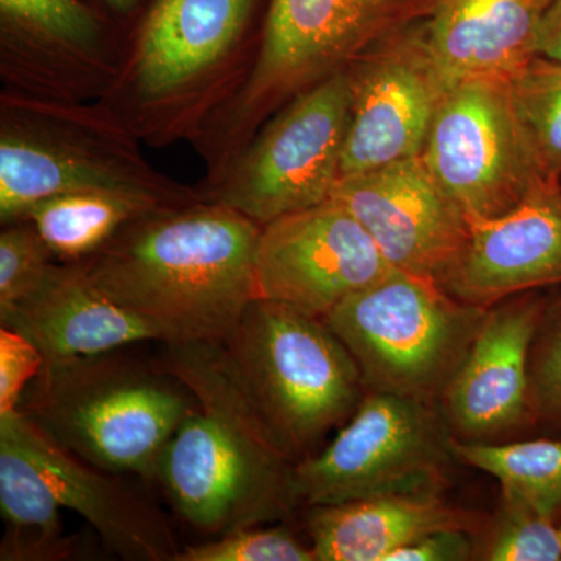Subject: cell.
<instances>
[{"label": "cell", "instance_id": "6da1fadb", "mask_svg": "<svg viewBox=\"0 0 561 561\" xmlns=\"http://www.w3.org/2000/svg\"><path fill=\"white\" fill-rule=\"evenodd\" d=\"M261 230L239 210L202 198L151 210L79 262L165 345L225 342L256 298Z\"/></svg>", "mask_w": 561, "mask_h": 561}, {"label": "cell", "instance_id": "7a4b0ae2", "mask_svg": "<svg viewBox=\"0 0 561 561\" xmlns=\"http://www.w3.org/2000/svg\"><path fill=\"white\" fill-rule=\"evenodd\" d=\"M161 368L197 402L158 463L172 507L208 535L287 518L298 501L297 460L280 445L243 386L224 342L165 345Z\"/></svg>", "mask_w": 561, "mask_h": 561}, {"label": "cell", "instance_id": "3957f363", "mask_svg": "<svg viewBox=\"0 0 561 561\" xmlns=\"http://www.w3.org/2000/svg\"><path fill=\"white\" fill-rule=\"evenodd\" d=\"M80 191L122 192L165 206L202 201L154 171L138 135L105 101H51L16 91L0 98V220Z\"/></svg>", "mask_w": 561, "mask_h": 561}, {"label": "cell", "instance_id": "277c9868", "mask_svg": "<svg viewBox=\"0 0 561 561\" xmlns=\"http://www.w3.org/2000/svg\"><path fill=\"white\" fill-rule=\"evenodd\" d=\"M116 351L44 364L18 412L92 467L154 478L165 445L197 402L164 368Z\"/></svg>", "mask_w": 561, "mask_h": 561}, {"label": "cell", "instance_id": "5b68a950", "mask_svg": "<svg viewBox=\"0 0 561 561\" xmlns=\"http://www.w3.org/2000/svg\"><path fill=\"white\" fill-rule=\"evenodd\" d=\"M257 411L287 453L305 459L367 393L353 354L327 321L254 298L224 342Z\"/></svg>", "mask_w": 561, "mask_h": 561}, {"label": "cell", "instance_id": "8992f818", "mask_svg": "<svg viewBox=\"0 0 561 561\" xmlns=\"http://www.w3.org/2000/svg\"><path fill=\"white\" fill-rule=\"evenodd\" d=\"M486 312L393 268L323 320L353 354L367 390L438 404Z\"/></svg>", "mask_w": 561, "mask_h": 561}, {"label": "cell", "instance_id": "52a82bcc", "mask_svg": "<svg viewBox=\"0 0 561 561\" xmlns=\"http://www.w3.org/2000/svg\"><path fill=\"white\" fill-rule=\"evenodd\" d=\"M456 459L440 405L367 390L330 446L294 467L298 505L440 493Z\"/></svg>", "mask_w": 561, "mask_h": 561}, {"label": "cell", "instance_id": "ba28073f", "mask_svg": "<svg viewBox=\"0 0 561 561\" xmlns=\"http://www.w3.org/2000/svg\"><path fill=\"white\" fill-rule=\"evenodd\" d=\"M351 117L348 72L297 95L221 173L206 201L260 227L330 201L341 180Z\"/></svg>", "mask_w": 561, "mask_h": 561}, {"label": "cell", "instance_id": "9c48e42d", "mask_svg": "<svg viewBox=\"0 0 561 561\" xmlns=\"http://www.w3.org/2000/svg\"><path fill=\"white\" fill-rule=\"evenodd\" d=\"M256 0H158L106 103L138 136L173 130L249 28ZM105 94V95H106Z\"/></svg>", "mask_w": 561, "mask_h": 561}, {"label": "cell", "instance_id": "30bf717a", "mask_svg": "<svg viewBox=\"0 0 561 561\" xmlns=\"http://www.w3.org/2000/svg\"><path fill=\"white\" fill-rule=\"evenodd\" d=\"M421 160L470 225L501 219L548 181L502 79L461 81L448 90Z\"/></svg>", "mask_w": 561, "mask_h": 561}, {"label": "cell", "instance_id": "8fae6325", "mask_svg": "<svg viewBox=\"0 0 561 561\" xmlns=\"http://www.w3.org/2000/svg\"><path fill=\"white\" fill-rule=\"evenodd\" d=\"M390 271L356 217L330 198L262 227L254 260L256 298L324 319Z\"/></svg>", "mask_w": 561, "mask_h": 561}, {"label": "cell", "instance_id": "7c38bea8", "mask_svg": "<svg viewBox=\"0 0 561 561\" xmlns=\"http://www.w3.org/2000/svg\"><path fill=\"white\" fill-rule=\"evenodd\" d=\"M351 117L342 176L421 157L445 98L423 20L393 33L346 69Z\"/></svg>", "mask_w": 561, "mask_h": 561}, {"label": "cell", "instance_id": "4fadbf2b", "mask_svg": "<svg viewBox=\"0 0 561 561\" xmlns=\"http://www.w3.org/2000/svg\"><path fill=\"white\" fill-rule=\"evenodd\" d=\"M548 298L549 291L530 290L489 308L438 401L453 440L504 443L535 437L529 354Z\"/></svg>", "mask_w": 561, "mask_h": 561}, {"label": "cell", "instance_id": "5bb4252c", "mask_svg": "<svg viewBox=\"0 0 561 561\" xmlns=\"http://www.w3.org/2000/svg\"><path fill=\"white\" fill-rule=\"evenodd\" d=\"M394 271L445 289L470 241L471 225L419 158L342 176L332 192Z\"/></svg>", "mask_w": 561, "mask_h": 561}, {"label": "cell", "instance_id": "9a60e30c", "mask_svg": "<svg viewBox=\"0 0 561 561\" xmlns=\"http://www.w3.org/2000/svg\"><path fill=\"white\" fill-rule=\"evenodd\" d=\"M0 69L9 91L84 101L106 94L121 66L105 20L83 0H0Z\"/></svg>", "mask_w": 561, "mask_h": 561}, {"label": "cell", "instance_id": "2e32d148", "mask_svg": "<svg viewBox=\"0 0 561 561\" xmlns=\"http://www.w3.org/2000/svg\"><path fill=\"white\" fill-rule=\"evenodd\" d=\"M435 0H272L262 70L309 87L353 65L371 47L431 13Z\"/></svg>", "mask_w": 561, "mask_h": 561}, {"label": "cell", "instance_id": "e0dca14e", "mask_svg": "<svg viewBox=\"0 0 561 561\" xmlns=\"http://www.w3.org/2000/svg\"><path fill=\"white\" fill-rule=\"evenodd\" d=\"M9 432L46 476L62 508L79 513L103 545L130 561H175L176 546L168 519L121 474L92 467L62 449L21 412L0 415Z\"/></svg>", "mask_w": 561, "mask_h": 561}, {"label": "cell", "instance_id": "ac0fdd59", "mask_svg": "<svg viewBox=\"0 0 561 561\" xmlns=\"http://www.w3.org/2000/svg\"><path fill=\"white\" fill-rule=\"evenodd\" d=\"M561 287V183L545 181L496 220L471 225L445 290L479 308L530 290Z\"/></svg>", "mask_w": 561, "mask_h": 561}, {"label": "cell", "instance_id": "d6986e66", "mask_svg": "<svg viewBox=\"0 0 561 561\" xmlns=\"http://www.w3.org/2000/svg\"><path fill=\"white\" fill-rule=\"evenodd\" d=\"M0 323L35 343L46 364L161 342L149 323L103 294L81 262L51 265L31 294L0 313Z\"/></svg>", "mask_w": 561, "mask_h": 561}, {"label": "cell", "instance_id": "ffe728a7", "mask_svg": "<svg viewBox=\"0 0 561 561\" xmlns=\"http://www.w3.org/2000/svg\"><path fill=\"white\" fill-rule=\"evenodd\" d=\"M553 0H435L423 20L443 87L511 80L538 57V33Z\"/></svg>", "mask_w": 561, "mask_h": 561}, {"label": "cell", "instance_id": "44dd1931", "mask_svg": "<svg viewBox=\"0 0 561 561\" xmlns=\"http://www.w3.org/2000/svg\"><path fill=\"white\" fill-rule=\"evenodd\" d=\"M485 523L440 493L387 494L309 507L308 534L317 561H389L391 553L435 531H468Z\"/></svg>", "mask_w": 561, "mask_h": 561}, {"label": "cell", "instance_id": "7402d4cb", "mask_svg": "<svg viewBox=\"0 0 561 561\" xmlns=\"http://www.w3.org/2000/svg\"><path fill=\"white\" fill-rule=\"evenodd\" d=\"M61 504L46 476L20 442L0 430V512L5 531L2 561H57L72 553Z\"/></svg>", "mask_w": 561, "mask_h": 561}, {"label": "cell", "instance_id": "603a6c76", "mask_svg": "<svg viewBox=\"0 0 561 561\" xmlns=\"http://www.w3.org/2000/svg\"><path fill=\"white\" fill-rule=\"evenodd\" d=\"M160 208L165 205L139 195L80 191L36 203L21 220L33 224L54 256L79 262L101 250L130 221Z\"/></svg>", "mask_w": 561, "mask_h": 561}, {"label": "cell", "instance_id": "cb8c5ba5", "mask_svg": "<svg viewBox=\"0 0 561 561\" xmlns=\"http://www.w3.org/2000/svg\"><path fill=\"white\" fill-rule=\"evenodd\" d=\"M456 460L500 482L501 500L561 526V440L530 437L504 443L453 440Z\"/></svg>", "mask_w": 561, "mask_h": 561}, {"label": "cell", "instance_id": "d4e9b609", "mask_svg": "<svg viewBox=\"0 0 561 561\" xmlns=\"http://www.w3.org/2000/svg\"><path fill=\"white\" fill-rule=\"evenodd\" d=\"M508 88L541 175L561 183V62L535 57Z\"/></svg>", "mask_w": 561, "mask_h": 561}, {"label": "cell", "instance_id": "484cf974", "mask_svg": "<svg viewBox=\"0 0 561 561\" xmlns=\"http://www.w3.org/2000/svg\"><path fill=\"white\" fill-rule=\"evenodd\" d=\"M559 527L530 508L501 500L493 518H485L472 537V560L559 561Z\"/></svg>", "mask_w": 561, "mask_h": 561}, {"label": "cell", "instance_id": "4316f807", "mask_svg": "<svg viewBox=\"0 0 561 561\" xmlns=\"http://www.w3.org/2000/svg\"><path fill=\"white\" fill-rule=\"evenodd\" d=\"M529 383L535 437L561 440V287L549 294L531 341Z\"/></svg>", "mask_w": 561, "mask_h": 561}, {"label": "cell", "instance_id": "83f0119b", "mask_svg": "<svg viewBox=\"0 0 561 561\" xmlns=\"http://www.w3.org/2000/svg\"><path fill=\"white\" fill-rule=\"evenodd\" d=\"M175 561H317L311 545L305 546L284 527H245L217 540L181 549Z\"/></svg>", "mask_w": 561, "mask_h": 561}, {"label": "cell", "instance_id": "f1b7e54d", "mask_svg": "<svg viewBox=\"0 0 561 561\" xmlns=\"http://www.w3.org/2000/svg\"><path fill=\"white\" fill-rule=\"evenodd\" d=\"M51 253L28 220L7 225L0 234V313L9 311L50 271Z\"/></svg>", "mask_w": 561, "mask_h": 561}, {"label": "cell", "instance_id": "f546056e", "mask_svg": "<svg viewBox=\"0 0 561 561\" xmlns=\"http://www.w3.org/2000/svg\"><path fill=\"white\" fill-rule=\"evenodd\" d=\"M44 364L35 343L21 332L0 328V415L18 411L22 394Z\"/></svg>", "mask_w": 561, "mask_h": 561}, {"label": "cell", "instance_id": "4dcf8cb0", "mask_svg": "<svg viewBox=\"0 0 561 561\" xmlns=\"http://www.w3.org/2000/svg\"><path fill=\"white\" fill-rule=\"evenodd\" d=\"M474 556V540L468 531L446 530L426 535L411 546L391 553L389 561H465Z\"/></svg>", "mask_w": 561, "mask_h": 561}, {"label": "cell", "instance_id": "1f68e13d", "mask_svg": "<svg viewBox=\"0 0 561 561\" xmlns=\"http://www.w3.org/2000/svg\"><path fill=\"white\" fill-rule=\"evenodd\" d=\"M538 57L561 62V0H553L542 18Z\"/></svg>", "mask_w": 561, "mask_h": 561}, {"label": "cell", "instance_id": "d6a6232c", "mask_svg": "<svg viewBox=\"0 0 561 561\" xmlns=\"http://www.w3.org/2000/svg\"><path fill=\"white\" fill-rule=\"evenodd\" d=\"M101 2L111 11L125 13V11L131 10L139 0H101Z\"/></svg>", "mask_w": 561, "mask_h": 561}, {"label": "cell", "instance_id": "836d02e7", "mask_svg": "<svg viewBox=\"0 0 561 561\" xmlns=\"http://www.w3.org/2000/svg\"><path fill=\"white\" fill-rule=\"evenodd\" d=\"M559 537H560V545H561V526L559 527Z\"/></svg>", "mask_w": 561, "mask_h": 561}]
</instances>
